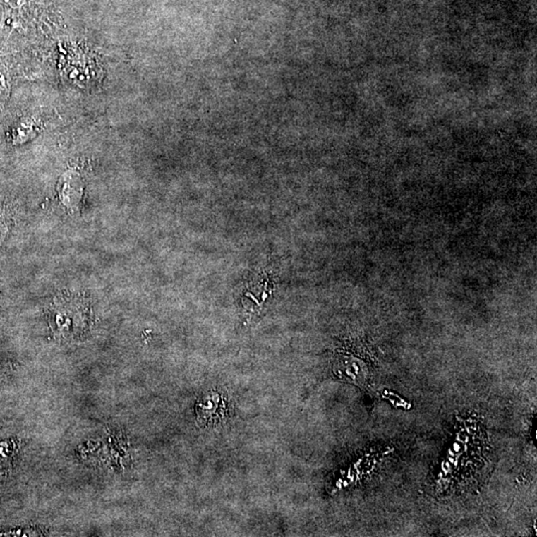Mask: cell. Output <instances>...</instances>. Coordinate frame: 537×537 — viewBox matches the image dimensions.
<instances>
[{
  "label": "cell",
  "instance_id": "obj_1",
  "mask_svg": "<svg viewBox=\"0 0 537 537\" xmlns=\"http://www.w3.org/2000/svg\"><path fill=\"white\" fill-rule=\"evenodd\" d=\"M195 413L196 419L201 426H214L229 416V398L223 391H206L196 401Z\"/></svg>",
  "mask_w": 537,
  "mask_h": 537
}]
</instances>
